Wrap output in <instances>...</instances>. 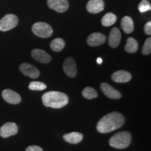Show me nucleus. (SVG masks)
I'll return each mask as SVG.
<instances>
[{"mask_svg":"<svg viewBox=\"0 0 151 151\" xmlns=\"http://www.w3.org/2000/svg\"><path fill=\"white\" fill-rule=\"evenodd\" d=\"M125 118L121 113L112 112L108 113L100 119L97 124V131L101 134H106L122 127Z\"/></svg>","mask_w":151,"mask_h":151,"instance_id":"obj_1","label":"nucleus"},{"mask_svg":"<svg viewBox=\"0 0 151 151\" xmlns=\"http://www.w3.org/2000/svg\"><path fill=\"white\" fill-rule=\"evenodd\" d=\"M43 104L47 107L53 109H61L69 102V97L67 94L61 92L50 91L43 94Z\"/></svg>","mask_w":151,"mask_h":151,"instance_id":"obj_2","label":"nucleus"},{"mask_svg":"<svg viewBox=\"0 0 151 151\" xmlns=\"http://www.w3.org/2000/svg\"><path fill=\"white\" fill-rule=\"evenodd\" d=\"M132 135L129 132H120L114 134L109 140V145L117 149H124L129 146Z\"/></svg>","mask_w":151,"mask_h":151,"instance_id":"obj_3","label":"nucleus"},{"mask_svg":"<svg viewBox=\"0 0 151 151\" xmlns=\"http://www.w3.org/2000/svg\"><path fill=\"white\" fill-rule=\"evenodd\" d=\"M32 29L36 36L43 39L51 37L53 32L50 24L43 22H36L33 24Z\"/></svg>","mask_w":151,"mask_h":151,"instance_id":"obj_4","label":"nucleus"},{"mask_svg":"<svg viewBox=\"0 0 151 151\" xmlns=\"http://www.w3.org/2000/svg\"><path fill=\"white\" fill-rule=\"evenodd\" d=\"M18 24V18L16 15L7 14L0 20V31H9L16 27Z\"/></svg>","mask_w":151,"mask_h":151,"instance_id":"obj_5","label":"nucleus"},{"mask_svg":"<svg viewBox=\"0 0 151 151\" xmlns=\"http://www.w3.org/2000/svg\"><path fill=\"white\" fill-rule=\"evenodd\" d=\"M19 69L24 76L30 78H37L40 75V71L37 67L28 63H22L19 67Z\"/></svg>","mask_w":151,"mask_h":151,"instance_id":"obj_6","label":"nucleus"},{"mask_svg":"<svg viewBox=\"0 0 151 151\" xmlns=\"http://www.w3.org/2000/svg\"><path fill=\"white\" fill-rule=\"evenodd\" d=\"M63 70L67 76L70 78H73L76 76V65L73 58L69 57L65 60L63 63Z\"/></svg>","mask_w":151,"mask_h":151,"instance_id":"obj_7","label":"nucleus"},{"mask_svg":"<svg viewBox=\"0 0 151 151\" xmlns=\"http://www.w3.org/2000/svg\"><path fill=\"white\" fill-rule=\"evenodd\" d=\"M18 127L14 122H6L0 128V136L2 138H8L16 134Z\"/></svg>","mask_w":151,"mask_h":151,"instance_id":"obj_8","label":"nucleus"},{"mask_svg":"<svg viewBox=\"0 0 151 151\" xmlns=\"http://www.w3.org/2000/svg\"><path fill=\"white\" fill-rule=\"evenodd\" d=\"M49 8L58 13H64L69 9V2L67 0H48Z\"/></svg>","mask_w":151,"mask_h":151,"instance_id":"obj_9","label":"nucleus"},{"mask_svg":"<svg viewBox=\"0 0 151 151\" xmlns=\"http://www.w3.org/2000/svg\"><path fill=\"white\" fill-rule=\"evenodd\" d=\"M1 95L6 102L11 104H18L21 101V97L20 94L12 90L6 89L3 90Z\"/></svg>","mask_w":151,"mask_h":151,"instance_id":"obj_10","label":"nucleus"},{"mask_svg":"<svg viewBox=\"0 0 151 151\" xmlns=\"http://www.w3.org/2000/svg\"><path fill=\"white\" fill-rule=\"evenodd\" d=\"M100 88L104 94L107 97L110 99H118L121 98V93L118 90L113 88L110 85L106 83H102L100 85Z\"/></svg>","mask_w":151,"mask_h":151,"instance_id":"obj_11","label":"nucleus"},{"mask_svg":"<svg viewBox=\"0 0 151 151\" xmlns=\"http://www.w3.org/2000/svg\"><path fill=\"white\" fill-rule=\"evenodd\" d=\"M106 38L104 35L99 32H94L88 37L87 42L90 46L94 47L104 44L106 42Z\"/></svg>","mask_w":151,"mask_h":151,"instance_id":"obj_12","label":"nucleus"},{"mask_svg":"<svg viewBox=\"0 0 151 151\" xmlns=\"http://www.w3.org/2000/svg\"><path fill=\"white\" fill-rule=\"evenodd\" d=\"M86 9L90 14H98L104 9V2L103 0H90L87 4Z\"/></svg>","mask_w":151,"mask_h":151,"instance_id":"obj_13","label":"nucleus"},{"mask_svg":"<svg viewBox=\"0 0 151 151\" xmlns=\"http://www.w3.org/2000/svg\"><path fill=\"white\" fill-rule=\"evenodd\" d=\"M32 56L37 61L43 64H48L51 61V57L48 52L41 49H35L32 52Z\"/></svg>","mask_w":151,"mask_h":151,"instance_id":"obj_14","label":"nucleus"},{"mask_svg":"<svg viewBox=\"0 0 151 151\" xmlns=\"http://www.w3.org/2000/svg\"><path fill=\"white\" fill-rule=\"evenodd\" d=\"M112 80L116 83H127L132 79V74L129 71L124 70L117 71L114 72L111 76Z\"/></svg>","mask_w":151,"mask_h":151,"instance_id":"obj_15","label":"nucleus"},{"mask_svg":"<svg viewBox=\"0 0 151 151\" xmlns=\"http://www.w3.org/2000/svg\"><path fill=\"white\" fill-rule=\"evenodd\" d=\"M121 40V33L118 28L114 27L111 29L109 37V44L111 48H117Z\"/></svg>","mask_w":151,"mask_h":151,"instance_id":"obj_16","label":"nucleus"},{"mask_svg":"<svg viewBox=\"0 0 151 151\" xmlns=\"http://www.w3.org/2000/svg\"><path fill=\"white\" fill-rule=\"evenodd\" d=\"M83 135L80 132H73L71 133L66 134L63 136V139L66 142L71 143V144H77L83 140Z\"/></svg>","mask_w":151,"mask_h":151,"instance_id":"obj_17","label":"nucleus"},{"mask_svg":"<svg viewBox=\"0 0 151 151\" xmlns=\"http://www.w3.org/2000/svg\"><path fill=\"white\" fill-rule=\"evenodd\" d=\"M121 27L126 34H131L134 31V22L131 17L124 16L122 18Z\"/></svg>","mask_w":151,"mask_h":151,"instance_id":"obj_18","label":"nucleus"},{"mask_svg":"<svg viewBox=\"0 0 151 151\" xmlns=\"http://www.w3.org/2000/svg\"><path fill=\"white\" fill-rule=\"evenodd\" d=\"M138 48H139V45H138L137 41L132 37L128 38L127 43L124 47L125 51L129 53H134L138 50Z\"/></svg>","mask_w":151,"mask_h":151,"instance_id":"obj_19","label":"nucleus"},{"mask_svg":"<svg viewBox=\"0 0 151 151\" xmlns=\"http://www.w3.org/2000/svg\"><path fill=\"white\" fill-rule=\"evenodd\" d=\"M117 20V17L113 13H108L101 19V24L104 27H110L115 24Z\"/></svg>","mask_w":151,"mask_h":151,"instance_id":"obj_20","label":"nucleus"},{"mask_svg":"<svg viewBox=\"0 0 151 151\" xmlns=\"http://www.w3.org/2000/svg\"><path fill=\"white\" fill-rule=\"evenodd\" d=\"M65 42L61 38H56L50 43V48L55 52H60L65 48Z\"/></svg>","mask_w":151,"mask_h":151,"instance_id":"obj_21","label":"nucleus"},{"mask_svg":"<svg viewBox=\"0 0 151 151\" xmlns=\"http://www.w3.org/2000/svg\"><path fill=\"white\" fill-rule=\"evenodd\" d=\"M82 95L88 99H95V98H97L98 97V94L97 91H96L94 88H91V87H86V88L83 90Z\"/></svg>","mask_w":151,"mask_h":151,"instance_id":"obj_22","label":"nucleus"},{"mask_svg":"<svg viewBox=\"0 0 151 151\" xmlns=\"http://www.w3.org/2000/svg\"><path fill=\"white\" fill-rule=\"evenodd\" d=\"M46 88V85L42 82L39 81H32L29 85V89L31 90H35V91H41Z\"/></svg>","mask_w":151,"mask_h":151,"instance_id":"obj_23","label":"nucleus"},{"mask_svg":"<svg viewBox=\"0 0 151 151\" xmlns=\"http://www.w3.org/2000/svg\"><path fill=\"white\" fill-rule=\"evenodd\" d=\"M151 5L148 0H142L139 5V11L141 13H144L150 11Z\"/></svg>","mask_w":151,"mask_h":151,"instance_id":"obj_24","label":"nucleus"},{"mask_svg":"<svg viewBox=\"0 0 151 151\" xmlns=\"http://www.w3.org/2000/svg\"><path fill=\"white\" fill-rule=\"evenodd\" d=\"M151 52V38L149 37L145 41L142 48V53L145 55H150Z\"/></svg>","mask_w":151,"mask_h":151,"instance_id":"obj_25","label":"nucleus"},{"mask_svg":"<svg viewBox=\"0 0 151 151\" xmlns=\"http://www.w3.org/2000/svg\"><path fill=\"white\" fill-rule=\"evenodd\" d=\"M144 32L147 35H151V22L149 21L145 24L144 26Z\"/></svg>","mask_w":151,"mask_h":151,"instance_id":"obj_26","label":"nucleus"},{"mask_svg":"<svg viewBox=\"0 0 151 151\" xmlns=\"http://www.w3.org/2000/svg\"><path fill=\"white\" fill-rule=\"evenodd\" d=\"M25 151H43L40 146H30L27 147Z\"/></svg>","mask_w":151,"mask_h":151,"instance_id":"obj_27","label":"nucleus"},{"mask_svg":"<svg viewBox=\"0 0 151 151\" xmlns=\"http://www.w3.org/2000/svg\"><path fill=\"white\" fill-rule=\"evenodd\" d=\"M102 62H103V60L101 58H98L97 59V62L98 64H99V65H101V64L102 63Z\"/></svg>","mask_w":151,"mask_h":151,"instance_id":"obj_28","label":"nucleus"}]
</instances>
